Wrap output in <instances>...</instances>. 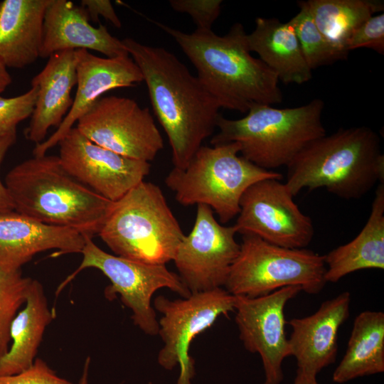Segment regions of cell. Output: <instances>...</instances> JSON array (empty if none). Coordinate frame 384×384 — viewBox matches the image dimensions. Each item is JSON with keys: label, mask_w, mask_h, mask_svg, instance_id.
<instances>
[{"label": "cell", "mask_w": 384, "mask_h": 384, "mask_svg": "<svg viewBox=\"0 0 384 384\" xmlns=\"http://www.w3.org/2000/svg\"><path fill=\"white\" fill-rule=\"evenodd\" d=\"M38 90L31 88L14 97L0 96V138L16 133L18 123L31 116L37 98Z\"/></svg>", "instance_id": "obj_29"}, {"label": "cell", "mask_w": 384, "mask_h": 384, "mask_svg": "<svg viewBox=\"0 0 384 384\" xmlns=\"http://www.w3.org/2000/svg\"><path fill=\"white\" fill-rule=\"evenodd\" d=\"M151 21L176 41L220 108L245 113L254 104L282 102L277 76L250 54L247 33L242 23H234L225 35L218 36L211 29H196L187 33Z\"/></svg>", "instance_id": "obj_2"}, {"label": "cell", "mask_w": 384, "mask_h": 384, "mask_svg": "<svg viewBox=\"0 0 384 384\" xmlns=\"http://www.w3.org/2000/svg\"><path fill=\"white\" fill-rule=\"evenodd\" d=\"M325 280L336 283L366 269H384V183H380L366 223L351 241L324 255Z\"/></svg>", "instance_id": "obj_23"}, {"label": "cell", "mask_w": 384, "mask_h": 384, "mask_svg": "<svg viewBox=\"0 0 384 384\" xmlns=\"http://www.w3.org/2000/svg\"><path fill=\"white\" fill-rule=\"evenodd\" d=\"M122 42L142 74L154 112L171 147L174 167L184 169L217 128L220 107L170 51L132 38Z\"/></svg>", "instance_id": "obj_1"}, {"label": "cell", "mask_w": 384, "mask_h": 384, "mask_svg": "<svg viewBox=\"0 0 384 384\" xmlns=\"http://www.w3.org/2000/svg\"><path fill=\"white\" fill-rule=\"evenodd\" d=\"M0 384H74L60 377L43 360L36 358L28 369L14 375H0Z\"/></svg>", "instance_id": "obj_32"}, {"label": "cell", "mask_w": 384, "mask_h": 384, "mask_svg": "<svg viewBox=\"0 0 384 384\" xmlns=\"http://www.w3.org/2000/svg\"><path fill=\"white\" fill-rule=\"evenodd\" d=\"M294 197L281 180L267 178L253 183L240 201L233 225L237 233L256 235L283 247L306 248L314 238V228Z\"/></svg>", "instance_id": "obj_12"}, {"label": "cell", "mask_w": 384, "mask_h": 384, "mask_svg": "<svg viewBox=\"0 0 384 384\" xmlns=\"http://www.w3.org/2000/svg\"><path fill=\"white\" fill-rule=\"evenodd\" d=\"M89 19L82 6L68 0H51L45 14L41 58L79 49L93 50L107 58L129 55L122 41L105 26L95 27Z\"/></svg>", "instance_id": "obj_19"}, {"label": "cell", "mask_w": 384, "mask_h": 384, "mask_svg": "<svg viewBox=\"0 0 384 384\" xmlns=\"http://www.w3.org/2000/svg\"><path fill=\"white\" fill-rule=\"evenodd\" d=\"M360 48H368L384 54L383 13L372 16L352 34L346 45L347 51Z\"/></svg>", "instance_id": "obj_31"}, {"label": "cell", "mask_w": 384, "mask_h": 384, "mask_svg": "<svg viewBox=\"0 0 384 384\" xmlns=\"http://www.w3.org/2000/svg\"><path fill=\"white\" fill-rule=\"evenodd\" d=\"M76 128L94 143L134 159L149 162L164 148L149 109L128 97H100L78 120Z\"/></svg>", "instance_id": "obj_11"}, {"label": "cell", "mask_w": 384, "mask_h": 384, "mask_svg": "<svg viewBox=\"0 0 384 384\" xmlns=\"http://www.w3.org/2000/svg\"><path fill=\"white\" fill-rule=\"evenodd\" d=\"M293 384H319L316 375L305 373L297 369L296 376Z\"/></svg>", "instance_id": "obj_35"}, {"label": "cell", "mask_w": 384, "mask_h": 384, "mask_svg": "<svg viewBox=\"0 0 384 384\" xmlns=\"http://www.w3.org/2000/svg\"><path fill=\"white\" fill-rule=\"evenodd\" d=\"M16 133L0 138V167L9 149L15 143ZM14 210L11 196L0 178V214Z\"/></svg>", "instance_id": "obj_34"}, {"label": "cell", "mask_w": 384, "mask_h": 384, "mask_svg": "<svg viewBox=\"0 0 384 384\" xmlns=\"http://www.w3.org/2000/svg\"><path fill=\"white\" fill-rule=\"evenodd\" d=\"M4 184L16 212L92 238L113 204L68 174L58 156L46 154L22 161L9 171Z\"/></svg>", "instance_id": "obj_3"}, {"label": "cell", "mask_w": 384, "mask_h": 384, "mask_svg": "<svg viewBox=\"0 0 384 384\" xmlns=\"http://www.w3.org/2000/svg\"><path fill=\"white\" fill-rule=\"evenodd\" d=\"M59 159L72 176L102 197L117 201L144 181L149 162L104 148L73 127L58 144Z\"/></svg>", "instance_id": "obj_15"}, {"label": "cell", "mask_w": 384, "mask_h": 384, "mask_svg": "<svg viewBox=\"0 0 384 384\" xmlns=\"http://www.w3.org/2000/svg\"><path fill=\"white\" fill-rule=\"evenodd\" d=\"M324 102L314 99L292 108L252 105L238 119L220 115L211 145L236 142L241 156L269 171L287 166L308 144L326 134L322 122Z\"/></svg>", "instance_id": "obj_5"}, {"label": "cell", "mask_w": 384, "mask_h": 384, "mask_svg": "<svg viewBox=\"0 0 384 384\" xmlns=\"http://www.w3.org/2000/svg\"><path fill=\"white\" fill-rule=\"evenodd\" d=\"M236 233L234 225L220 223L209 206L197 205L193 227L173 260L191 294L224 287L240 251Z\"/></svg>", "instance_id": "obj_13"}, {"label": "cell", "mask_w": 384, "mask_h": 384, "mask_svg": "<svg viewBox=\"0 0 384 384\" xmlns=\"http://www.w3.org/2000/svg\"><path fill=\"white\" fill-rule=\"evenodd\" d=\"M82 7L87 12L89 18L94 22L99 21V16L110 21L116 28H121L122 23L112 4L109 0H82Z\"/></svg>", "instance_id": "obj_33"}, {"label": "cell", "mask_w": 384, "mask_h": 384, "mask_svg": "<svg viewBox=\"0 0 384 384\" xmlns=\"http://www.w3.org/2000/svg\"><path fill=\"white\" fill-rule=\"evenodd\" d=\"M302 291L300 287L289 286L255 298L235 296L239 337L247 351L260 355L263 384H281L284 379L282 363L290 356L284 308Z\"/></svg>", "instance_id": "obj_14"}, {"label": "cell", "mask_w": 384, "mask_h": 384, "mask_svg": "<svg viewBox=\"0 0 384 384\" xmlns=\"http://www.w3.org/2000/svg\"><path fill=\"white\" fill-rule=\"evenodd\" d=\"M77 90L73 105L60 125L43 142L36 144L34 156H42L58 144L73 124L109 90L134 87L143 82L142 74L127 56L102 58L85 49L75 50Z\"/></svg>", "instance_id": "obj_16"}, {"label": "cell", "mask_w": 384, "mask_h": 384, "mask_svg": "<svg viewBox=\"0 0 384 384\" xmlns=\"http://www.w3.org/2000/svg\"><path fill=\"white\" fill-rule=\"evenodd\" d=\"M115 255L163 265L185 235L157 185L142 181L113 202L98 234Z\"/></svg>", "instance_id": "obj_6"}, {"label": "cell", "mask_w": 384, "mask_h": 384, "mask_svg": "<svg viewBox=\"0 0 384 384\" xmlns=\"http://www.w3.org/2000/svg\"><path fill=\"white\" fill-rule=\"evenodd\" d=\"M51 0L0 1V62L23 68L41 57L45 14Z\"/></svg>", "instance_id": "obj_21"}, {"label": "cell", "mask_w": 384, "mask_h": 384, "mask_svg": "<svg viewBox=\"0 0 384 384\" xmlns=\"http://www.w3.org/2000/svg\"><path fill=\"white\" fill-rule=\"evenodd\" d=\"M235 297L223 287L191 294L188 297L171 300L158 296L154 309L161 314L158 334L164 343L158 363L166 370L179 365L177 384H191L194 361L189 347L193 338L211 326L223 315L235 311Z\"/></svg>", "instance_id": "obj_10"}, {"label": "cell", "mask_w": 384, "mask_h": 384, "mask_svg": "<svg viewBox=\"0 0 384 384\" xmlns=\"http://www.w3.org/2000/svg\"><path fill=\"white\" fill-rule=\"evenodd\" d=\"M298 5L299 11L289 22L309 68L313 70L346 59L347 56L332 46L319 31L311 17L306 1H299Z\"/></svg>", "instance_id": "obj_27"}, {"label": "cell", "mask_w": 384, "mask_h": 384, "mask_svg": "<svg viewBox=\"0 0 384 384\" xmlns=\"http://www.w3.org/2000/svg\"><path fill=\"white\" fill-rule=\"evenodd\" d=\"M384 371V313L364 311L354 319L345 354L333 382L344 383Z\"/></svg>", "instance_id": "obj_25"}, {"label": "cell", "mask_w": 384, "mask_h": 384, "mask_svg": "<svg viewBox=\"0 0 384 384\" xmlns=\"http://www.w3.org/2000/svg\"><path fill=\"white\" fill-rule=\"evenodd\" d=\"M90 366V358L88 356L84 362L82 374L78 384H89Z\"/></svg>", "instance_id": "obj_37"}, {"label": "cell", "mask_w": 384, "mask_h": 384, "mask_svg": "<svg viewBox=\"0 0 384 384\" xmlns=\"http://www.w3.org/2000/svg\"><path fill=\"white\" fill-rule=\"evenodd\" d=\"M11 77L7 68L0 62V94L11 84Z\"/></svg>", "instance_id": "obj_36"}, {"label": "cell", "mask_w": 384, "mask_h": 384, "mask_svg": "<svg viewBox=\"0 0 384 384\" xmlns=\"http://www.w3.org/2000/svg\"><path fill=\"white\" fill-rule=\"evenodd\" d=\"M53 319L42 284L32 279L25 306L11 323L9 349L0 356V375L17 374L33 365L44 331Z\"/></svg>", "instance_id": "obj_24"}, {"label": "cell", "mask_w": 384, "mask_h": 384, "mask_svg": "<svg viewBox=\"0 0 384 384\" xmlns=\"http://www.w3.org/2000/svg\"><path fill=\"white\" fill-rule=\"evenodd\" d=\"M76 84L75 50L51 55L31 81L38 93L30 123L24 131L28 140L40 144L51 127L57 129L60 125L73 105L71 91Z\"/></svg>", "instance_id": "obj_20"}, {"label": "cell", "mask_w": 384, "mask_h": 384, "mask_svg": "<svg viewBox=\"0 0 384 384\" xmlns=\"http://www.w3.org/2000/svg\"><path fill=\"white\" fill-rule=\"evenodd\" d=\"M85 238L82 262L59 285L56 296L83 270L97 269L110 281L105 289V297L112 300L119 294L122 302L131 309L134 324L147 335H157L159 326L151 305L153 294L161 288H168L183 298L191 295L178 274L164 265H148L109 254L95 245L92 238Z\"/></svg>", "instance_id": "obj_9"}, {"label": "cell", "mask_w": 384, "mask_h": 384, "mask_svg": "<svg viewBox=\"0 0 384 384\" xmlns=\"http://www.w3.org/2000/svg\"><path fill=\"white\" fill-rule=\"evenodd\" d=\"M351 296L343 292L322 302L314 314L287 321L292 329L288 338L290 356L297 369L314 375L333 364L338 353V333L348 319Z\"/></svg>", "instance_id": "obj_17"}, {"label": "cell", "mask_w": 384, "mask_h": 384, "mask_svg": "<svg viewBox=\"0 0 384 384\" xmlns=\"http://www.w3.org/2000/svg\"><path fill=\"white\" fill-rule=\"evenodd\" d=\"M285 184L293 195L325 188L339 198L365 196L384 183L380 139L368 127L340 128L308 144L287 166Z\"/></svg>", "instance_id": "obj_4"}, {"label": "cell", "mask_w": 384, "mask_h": 384, "mask_svg": "<svg viewBox=\"0 0 384 384\" xmlns=\"http://www.w3.org/2000/svg\"><path fill=\"white\" fill-rule=\"evenodd\" d=\"M221 0H170L171 7L177 12L188 14L196 29L210 30L220 14Z\"/></svg>", "instance_id": "obj_30"}, {"label": "cell", "mask_w": 384, "mask_h": 384, "mask_svg": "<svg viewBox=\"0 0 384 384\" xmlns=\"http://www.w3.org/2000/svg\"><path fill=\"white\" fill-rule=\"evenodd\" d=\"M311 17L324 38L337 50L348 56V41L375 13L383 11L377 0H308Z\"/></svg>", "instance_id": "obj_26"}, {"label": "cell", "mask_w": 384, "mask_h": 384, "mask_svg": "<svg viewBox=\"0 0 384 384\" xmlns=\"http://www.w3.org/2000/svg\"><path fill=\"white\" fill-rule=\"evenodd\" d=\"M250 52L258 54L284 84L302 85L312 78L294 30L289 21L275 18L257 17L255 27L247 35Z\"/></svg>", "instance_id": "obj_22"}, {"label": "cell", "mask_w": 384, "mask_h": 384, "mask_svg": "<svg viewBox=\"0 0 384 384\" xmlns=\"http://www.w3.org/2000/svg\"><path fill=\"white\" fill-rule=\"evenodd\" d=\"M31 280L23 276L21 269L0 267V356L9 349L11 323L26 302Z\"/></svg>", "instance_id": "obj_28"}, {"label": "cell", "mask_w": 384, "mask_h": 384, "mask_svg": "<svg viewBox=\"0 0 384 384\" xmlns=\"http://www.w3.org/2000/svg\"><path fill=\"white\" fill-rule=\"evenodd\" d=\"M240 150L236 142L202 145L186 169L174 167L169 171L165 183L181 205H206L221 224L227 223L238 215L242 196L251 185L283 177L239 156Z\"/></svg>", "instance_id": "obj_7"}, {"label": "cell", "mask_w": 384, "mask_h": 384, "mask_svg": "<svg viewBox=\"0 0 384 384\" xmlns=\"http://www.w3.org/2000/svg\"><path fill=\"white\" fill-rule=\"evenodd\" d=\"M85 235L68 227L47 225L15 210L0 214V267L20 270L36 254L81 253Z\"/></svg>", "instance_id": "obj_18"}, {"label": "cell", "mask_w": 384, "mask_h": 384, "mask_svg": "<svg viewBox=\"0 0 384 384\" xmlns=\"http://www.w3.org/2000/svg\"><path fill=\"white\" fill-rule=\"evenodd\" d=\"M325 272L324 255L306 248L277 246L244 234L224 287L232 295L250 298L289 286L300 287L313 295L324 288Z\"/></svg>", "instance_id": "obj_8"}]
</instances>
